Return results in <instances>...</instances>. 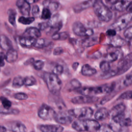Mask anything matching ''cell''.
Instances as JSON below:
<instances>
[{
  "label": "cell",
  "mask_w": 132,
  "mask_h": 132,
  "mask_svg": "<svg viewBox=\"0 0 132 132\" xmlns=\"http://www.w3.org/2000/svg\"><path fill=\"white\" fill-rule=\"evenodd\" d=\"M124 37L128 39H132V26L127 27L124 31L123 34Z\"/></svg>",
  "instance_id": "ee69618b"
},
{
  "label": "cell",
  "mask_w": 132,
  "mask_h": 132,
  "mask_svg": "<svg viewBox=\"0 0 132 132\" xmlns=\"http://www.w3.org/2000/svg\"><path fill=\"white\" fill-rule=\"evenodd\" d=\"M27 3H28L29 4H33L35 3V0H25Z\"/></svg>",
  "instance_id": "680465c9"
},
{
  "label": "cell",
  "mask_w": 132,
  "mask_h": 132,
  "mask_svg": "<svg viewBox=\"0 0 132 132\" xmlns=\"http://www.w3.org/2000/svg\"><path fill=\"white\" fill-rule=\"evenodd\" d=\"M121 55V52L118 50L109 52L105 56L106 60L108 62H113L118 59Z\"/></svg>",
  "instance_id": "cb8c5ba5"
},
{
  "label": "cell",
  "mask_w": 132,
  "mask_h": 132,
  "mask_svg": "<svg viewBox=\"0 0 132 132\" xmlns=\"http://www.w3.org/2000/svg\"><path fill=\"white\" fill-rule=\"evenodd\" d=\"M44 5L45 6V7L49 9L52 12L56 11L59 6V4L58 2L48 0H46L44 3Z\"/></svg>",
  "instance_id": "484cf974"
},
{
  "label": "cell",
  "mask_w": 132,
  "mask_h": 132,
  "mask_svg": "<svg viewBox=\"0 0 132 132\" xmlns=\"http://www.w3.org/2000/svg\"><path fill=\"white\" fill-rule=\"evenodd\" d=\"M36 40V39L29 37L22 36L18 38V42L19 44L22 46L27 48L34 46Z\"/></svg>",
  "instance_id": "5bb4252c"
},
{
  "label": "cell",
  "mask_w": 132,
  "mask_h": 132,
  "mask_svg": "<svg viewBox=\"0 0 132 132\" xmlns=\"http://www.w3.org/2000/svg\"><path fill=\"white\" fill-rule=\"evenodd\" d=\"M98 98L95 96H90L81 95L76 96L71 100V102L74 104H85L96 102Z\"/></svg>",
  "instance_id": "8fae6325"
},
{
  "label": "cell",
  "mask_w": 132,
  "mask_h": 132,
  "mask_svg": "<svg viewBox=\"0 0 132 132\" xmlns=\"http://www.w3.org/2000/svg\"><path fill=\"white\" fill-rule=\"evenodd\" d=\"M43 79L51 93L54 95H57L59 93L62 85L58 75L52 72H45L43 75Z\"/></svg>",
  "instance_id": "7a4b0ae2"
},
{
  "label": "cell",
  "mask_w": 132,
  "mask_h": 132,
  "mask_svg": "<svg viewBox=\"0 0 132 132\" xmlns=\"http://www.w3.org/2000/svg\"><path fill=\"white\" fill-rule=\"evenodd\" d=\"M39 129L41 132H62L63 127L59 125L45 124L41 125Z\"/></svg>",
  "instance_id": "4fadbf2b"
},
{
  "label": "cell",
  "mask_w": 132,
  "mask_h": 132,
  "mask_svg": "<svg viewBox=\"0 0 132 132\" xmlns=\"http://www.w3.org/2000/svg\"><path fill=\"white\" fill-rule=\"evenodd\" d=\"M63 72V67L60 64H57L53 69L52 73L57 75H61Z\"/></svg>",
  "instance_id": "7bdbcfd3"
},
{
  "label": "cell",
  "mask_w": 132,
  "mask_h": 132,
  "mask_svg": "<svg viewBox=\"0 0 132 132\" xmlns=\"http://www.w3.org/2000/svg\"><path fill=\"white\" fill-rule=\"evenodd\" d=\"M97 43V39L94 37H88L82 42V45L85 47H89L92 46Z\"/></svg>",
  "instance_id": "4316f807"
},
{
  "label": "cell",
  "mask_w": 132,
  "mask_h": 132,
  "mask_svg": "<svg viewBox=\"0 0 132 132\" xmlns=\"http://www.w3.org/2000/svg\"><path fill=\"white\" fill-rule=\"evenodd\" d=\"M59 40H64L68 38V34L66 32H59Z\"/></svg>",
  "instance_id": "db71d44e"
},
{
  "label": "cell",
  "mask_w": 132,
  "mask_h": 132,
  "mask_svg": "<svg viewBox=\"0 0 132 132\" xmlns=\"http://www.w3.org/2000/svg\"><path fill=\"white\" fill-rule=\"evenodd\" d=\"M34 68L37 70H41L44 67V63L43 61L41 60H37L33 62L32 63Z\"/></svg>",
  "instance_id": "60d3db41"
},
{
  "label": "cell",
  "mask_w": 132,
  "mask_h": 132,
  "mask_svg": "<svg viewBox=\"0 0 132 132\" xmlns=\"http://www.w3.org/2000/svg\"><path fill=\"white\" fill-rule=\"evenodd\" d=\"M106 35L110 37L114 36L116 35V31L111 28H109L106 31Z\"/></svg>",
  "instance_id": "f5cc1de1"
},
{
  "label": "cell",
  "mask_w": 132,
  "mask_h": 132,
  "mask_svg": "<svg viewBox=\"0 0 132 132\" xmlns=\"http://www.w3.org/2000/svg\"><path fill=\"white\" fill-rule=\"evenodd\" d=\"M46 42L44 39L42 38H37L36 39V42L35 43L34 46L36 48H43L45 46Z\"/></svg>",
  "instance_id": "ab89813d"
},
{
  "label": "cell",
  "mask_w": 132,
  "mask_h": 132,
  "mask_svg": "<svg viewBox=\"0 0 132 132\" xmlns=\"http://www.w3.org/2000/svg\"><path fill=\"white\" fill-rule=\"evenodd\" d=\"M119 1V0H105L106 4H108V5H114Z\"/></svg>",
  "instance_id": "11a10c76"
},
{
  "label": "cell",
  "mask_w": 132,
  "mask_h": 132,
  "mask_svg": "<svg viewBox=\"0 0 132 132\" xmlns=\"http://www.w3.org/2000/svg\"><path fill=\"white\" fill-rule=\"evenodd\" d=\"M128 12H132V2L126 10Z\"/></svg>",
  "instance_id": "9f6ffc18"
},
{
  "label": "cell",
  "mask_w": 132,
  "mask_h": 132,
  "mask_svg": "<svg viewBox=\"0 0 132 132\" xmlns=\"http://www.w3.org/2000/svg\"><path fill=\"white\" fill-rule=\"evenodd\" d=\"M109 44L114 47H120L124 46L126 43V40L119 36H114L110 37L109 41Z\"/></svg>",
  "instance_id": "9a60e30c"
},
{
  "label": "cell",
  "mask_w": 132,
  "mask_h": 132,
  "mask_svg": "<svg viewBox=\"0 0 132 132\" xmlns=\"http://www.w3.org/2000/svg\"><path fill=\"white\" fill-rule=\"evenodd\" d=\"M52 12L51 10L46 7H44L41 13V19L44 20H47L51 18Z\"/></svg>",
  "instance_id": "d590c367"
},
{
  "label": "cell",
  "mask_w": 132,
  "mask_h": 132,
  "mask_svg": "<svg viewBox=\"0 0 132 132\" xmlns=\"http://www.w3.org/2000/svg\"><path fill=\"white\" fill-rule=\"evenodd\" d=\"M63 52V50L61 47H56L53 51V54L56 56L60 55Z\"/></svg>",
  "instance_id": "f907efd6"
},
{
  "label": "cell",
  "mask_w": 132,
  "mask_h": 132,
  "mask_svg": "<svg viewBox=\"0 0 132 132\" xmlns=\"http://www.w3.org/2000/svg\"><path fill=\"white\" fill-rule=\"evenodd\" d=\"M109 116V111L106 108H99L94 114L96 120H102Z\"/></svg>",
  "instance_id": "7402d4cb"
},
{
  "label": "cell",
  "mask_w": 132,
  "mask_h": 132,
  "mask_svg": "<svg viewBox=\"0 0 132 132\" xmlns=\"http://www.w3.org/2000/svg\"><path fill=\"white\" fill-rule=\"evenodd\" d=\"M110 127L111 129V130L113 131V132H120L121 128V126L120 125L119 123H118L117 122H115L113 120H112L109 124Z\"/></svg>",
  "instance_id": "f35d334b"
},
{
  "label": "cell",
  "mask_w": 132,
  "mask_h": 132,
  "mask_svg": "<svg viewBox=\"0 0 132 132\" xmlns=\"http://www.w3.org/2000/svg\"><path fill=\"white\" fill-rule=\"evenodd\" d=\"M132 22V12H128L120 16L110 26V28L120 31L125 29Z\"/></svg>",
  "instance_id": "5b68a950"
},
{
  "label": "cell",
  "mask_w": 132,
  "mask_h": 132,
  "mask_svg": "<svg viewBox=\"0 0 132 132\" xmlns=\"http://www.w3.org/2000/svg\"><path fill=\"white\" fill-rule=\"evenodd\" d=\"M132 66V53H130L121 59L117 67V75L126 72Z\"/></svg>",
  "instance_id": "9c48e42d"
},
{
  "label": "cell",
  "mask_w": 132,
  "mask_h": 132,
  "mask_svg": "<svg viewBox=\"0 0 132 132\" xmlns=\"http://www.w3.org/2000/svg\"><path fill=\"white\" fill-rule=\"evenodd\" d=\"M100 68L103 73L106 72L111 69L109 62L107 60H103L100 64Z\"/></svg>",
  "instance_id": "836d02e7"
},
{
  "label": "cell",
  "mask_w": 132,
  "mask_h": 132,
  "mask_svg": "<svg viewBox=\"0 0 132 132\" xmlns=\"http://www.w3.org/2000/svg\"><path fill=\"white\" fill-rule=\"evenodd\" d=\"M14 97L15 99L18 100H25L27 99L28 95L24 93L18 92L14 95Z\"/></svg>",
  "instance_id": "f6af8a7d"
},
{
  "label": "cell",
  "mask_w": 132,
  "mask_h": 132,
  "mask_svg": "<svg viewBox=\"0 0 132 132\" xmlns=\"http://www.w3.org/2000/svg\"><path fill=\"white\" fill-rule=\"evenodd\" d=\"M118 99L120 100H132V91L124 92L119 96Z\"/></svg>",
  "instance_id": "b9f144b4"
},
{
  "label": "cell",
  "mask_w": 132,
  "mask_h": 132,
  "mask_svg": "<svg viewBox=\"0 0 132 132\" xmlns=\"http://www.w3.org/2000/svg\"><path fill=\"white\" fill-rule=\"evenodd\" d=\"M0 101L2 104V106L6 109H9L11 106V102L7 98L4 96L0 97Z\"/></svg>",
  "instance_id": "74e56055"
},
{
  "label": "cell",
  "mask_w": 132,
  "mask_h": 132,
  "mask_svg": "<svg viewBox=\"0 0 132 132\" xmlns=\"http://www.w3.org/2000/svg\"><path fill=\"white\" fill-rule=\"evenodd\" d=\"M117 75V69L114 70L110 69L109 71L103 73V74L101 75L102 79H107L109 78L112 76Z\"/></svg>",
  "instance_id": "1f68e13d"
},
{
  "label": "cell",
  "mask_w": 132,
  "mask_h": 132,
  "mask_svg": "<svg viewBox=\"0 0 132 132\" xmlns=\"http://www.w3.org/2000/svg\"><path fill=\"white\" fill-rule=\"evenodd\" d=\"M9 129L12 132H27V130L24 124L18 121L12 122L9 126Z\"/></svg>",
  "instance_id": "d6986e66"
},
{
  "label": "cell",
  "mask_w": 132,
  "mask_h": 132,
  "mask_svg": "<svg viewBox=\"0 0 132 132\" xmlns=\"http://www.w3.org/2000/svg\"><path fill=\"white\" fill-rule=\"evenodd\" d=\"M131 111H132V110H131Z\"/></svg>",
  "instance_id": "6125c7cd"
},
{
  "label": "cell",
  "mask_w": 132,
  "mask_h": 132,
  "mask_svg": "<svg viewBox=\"0 0 132 132\" xmlns=\"http://www.w3.org/2000/svg\"><path fill=\"white\" fill-rule=\"evenodd\" d=\"M116 85L112 83L110 85L105 84L97 87H89L80 88L77 90V92L83 95L95 96V95L109 93L113 91Z\"/></svg>",
  "instance_id": "6da1fadb"
},
{
  "label": "cell",
  "mask_w": 132,
  "mask_h": 132,
  "mask_svg": "<svg viewBox=\"0 0 132 132\" xmlns=\"http://www.w3.org/2000/svg\"><path fill=\"white\" fill-rule=\"evenodd\" d=\"M94 12L98 19L103 22H109L112 18L111 10L105 5L102 0H98L93 6Z\"/></svg>",
  "instance_id": "277c9868"
},
{
  "label": "cell",
  "mask_w": 132,
  "mask_h": 132,
  "mask_svg": "<svg viewBox=\"0 0 132 132\" xmlns=\"http://www.w3.org/2000/svg\"><path fill=\"white\" fill-rule=\"evenodd\" d=\"M79 63L78 62H74L73 65H72V67L74 70H76V69H77V67L78 66Z\"/></svg>",
  "instance_id": "6f0895ef"
},
{
  "label": "cell",
  "mask_w": 132,
  "mask_h": 132,
  "mask_svg": "<svg viewBox=\"0 0 132 132\" xmlns=\"http://www.w3.org/2000/svg\"><path fill=\"white\" fill-rule=\"evenodd\" d=\"M40 9L38 5H34L31 9V13L34 17H37L39 15Z\"/></svg>",
  "instance_id": "c3c4849f"
},
{
  "label": "cell",
  "mask_w": 132,
  "mask_h": 132,
  "mask_svg": "<svg viewBox=\"0 0 132 132\" xmlns=\"http://www.w3.org/2000/svg\"><path fill=\"white\" fill-rule=\"evenodd\" d=\"M6 55L2 52L0 53V67H3L5 65L4 60L5 59Z\"/></svg>",
  "instance_id": "816d5d0a"
},
{
  "label": "cell",
  "mask_w": 132,
  "mask_h": 132,
  "mask_svg": "<svg viewBox=\"0 0 132 132\" xmlns=\"http://www.w3.org/2000/svg\"><path fill=\"white\" fill-rule=\"evenodd\" d=\"M119 124L121 126L128 127V126H130L131 125L132 121H131L130 119L126 118L125 117Z\"/></svg>",
  "instance_id": "bcb514c9"
},
{
  "label": "cell",
  "mask_w": 132,
  "mask_h": 132,
  "mask_svg": "<svg viewBox=\"0 0 132 132\" xmlns=\"http://www.w3.org/2000/svg\"><path fill=\"white\" fill-rule=\"evenodd\" d=\"M69 111L74 118H77L78 119H90L93 113V110L89 107L76 108Z\"/></svg>",
  "instance_id": "8992f818"
},
{
  "label": "cell",
  "mask_w": 132,
  "mask_h": 132,
  "mask_svg": "<svg viewBox=\"0 0 132 132\" xmlns=\"http://www.w3.org/2000/svg\"><path fill=\"white\" fill-rule=\"evenodd\" d=\"M19 113V111L17 109H6L3 106L0 107V113L5 114H17Z\"/></svg>",
  "instance_id": "f546056e"
},
{
  "label": "cell",
  "mask_w": 132,
  "mask_h": 132,
  "mask_svg": "<svg viewBox=\"0 0 132 132\" xmlns=\"http://www.w3.org/2000/svg\"><path fill=\"white\" fill-rule=\"evenodd\" d=\"M23 36L25 37H29L34 38L35 39H37L40 37L41 32L40 30L38 28L30 27L26 28L25 31L23 33Z\"/></svg>",
  "instance_id": "e0dca14e"
},
{
  "label": "cell",
  "mask_w": 132,
  "mask_h": 132,
  "mask_svg": "<svg viewBox=\"0 0 132 132\" xmlns=\"http://www.w3.org/2000/svg\"><path fill=\"white\" fill-rule=\"evenodd\" d=\"M70 85L74 89H78L81 87L80 82L76 79H73L70 81Z\"/></svg>",
  "instance_id": "7dc6e473"
},
{
  "label": "cell",
  "mask_w": 132,
  "mask_h": 132,
  "mask_svg": "<svg viewBox=\"0 0 132 132\" xmlns=\"http://www.w3.org/2000/svg\"><path fill=\"white\" fill-rule=\"evenodd\" d=\"M49 27H50V24H49L48 22H42V23L39 24V25H38V28H39L38 29L40 30L46 29V28H47Z\"/></svg>",
  "instance_id": "681fc988"
},
{
  "label": "cell",
  "mask_w": 132,
  "mask_h": 132,
  "mask_svg": "<svg viewBox=\"0 0 132 132\" xmlns=\"http://www.w3.org/2000/svg\"><path fill=\"white\" fill-rule=\"evenodd\" d=\"M20 10V11L23 16H28L29 15L30 12V4L27 3L26 1L20 6L18 7Z\"/></svg>",
  "instance_id": "d4e9b609"
},
{
  "label": "cell",
  "mask_w": 132,
  "mask_h": 132,
  "mask_svg": "<svg viewBox=\"0 0 132 132\" xmlns=\"http://www.w3.org/2000/svg\"><path fill=\"white\" fill-rule=\"evenodd\" d=\"M56 112L50 106L43 104L39 108L38 115L40 118L44 120H51L54 119Z\"/></svg>",
  "instance_id": "52a82bcc"
},
{
  "label": "cell",
  "mask_w": 132,
  "mask_h": 132,
  "mask_svg": "<svg viewBox=\"0 0 132 132\" xmlns=\"http://www.w3.org/2000/svg\"><path fill=\"white\" fill-rule=\"evenodd\" d=\"M36 84V79L32 76H26L24 78V85L26 86H31Z\"/></svg>",
  "instance_id": "d6a6232c"
},
{
  "label": "cell",
  "mask_w": 132,
  "mask_h": 132,
  "mask_svg": "<svg viewBox=\"0 0 132 132\" xmlns=\"http://www.w3.org/2000/svg\"><path fill=\"white\" fill-rule=\"evenodd\" d=\"M96 72V70L88 64H85L83 65L81 69V73L82 75L85 76H93L95 75Z\"/></svg>",
  "instance_id": "44dd1931"
},
{
  "label": "cell",
  "mask_w": 132,
  "mask_h": 132,
  "mask_svg": "<svg viewBox=\"0 0 132 132\" xmlns=\"http://www.w3.org/2000/svg\"><path fill=\"white\" fill-rule=\"evenodd\" d=\"M24 85V78L18 76L14 78L12 81V86L14 88H20Z\"/></svg>",
  "instance_id": "83f0119b"
},
{
  "label": "cell",
  "mask_w": 132,
  "mask_h": 132,
  "mask_svg": "<svg viewBox=\"0 0 132 132\" xmlns=\"http://www.w3.org/2000/svg\"><path fill=\"white\" fill-rule=\"evenodd\" d=\"M98 0H87L79 4L75 5L73 7V10L76 13L80 12L91 7H93Z\"/></svg>",
  "instance_id": "7c38bea8"
},
{
  "label": "cell",
  "mask_w": 132,
  "mask_h": 132,
  "mask_svg": "<svg viewBox=\"0 0 132 132\" xmlns=\"http://www.w3.org/2000/svg\"><path fill=\"white\" fill-rule=\"evenodd\" d=\"M72 30L75 35L80 37H91L93 34L91 28H87L80 22L77 21L72 25Z\"/></svg>",
  "instance_id": "ba28073f"
},
{
  "label": "cell",
  "mask_w": 132,
  "mask_h": 132,
  "mask_svg": "<svg viewBox=\"0 0 132 132\" xmlns=\"http://www.w3.org/2000/svg\"><path fill=\"white\" fill-rule=\"evenodd\" d=\"M111 129L109 124H102L100 125L98 128L96 130L95 132H111Z\"/></svg>",
  "instance_id": "8d00e7d4"
},
{
  "label": "cell",
  "mask_w": 132,
  "mask_h": 132,
  "mask_svg": "<svg viewBox=\"0 0 132 132\" xmlns=\"http://www.w3.org/2000/svg\"><path fill=\"white\" fill-rule=\"evenodd\" d=\"M74 117L69 111H62L56 113L54 120L58 123L62 125H69L72 122Z\"/></svg>",
  "instance_id": "30bf717a"
},
{
  "label": "cell",
  "mask_w": 132,
  "mask_h": 132,
  "mask_svg": "<svg viewBox=\"0 0 132 132\" xmlns=\"http://www.w3.org/2000/svg\"><path fill=\"white\" fill-rule=\"evenodd\" d=\"M100 124L96 120L91 119H78L73 122L72 127L77 131H96Z\"/></svg>",
  "instance_id": "3957f363"
},
{
  "label": "cell",
  "mask_w": 132,
  "mask_h": 132,
  "mask_svg": "<svg viewBox=\"0 0 132 132\" xmlns=\"http://www.w3.org/2000/svg\"><path fill=\"white\" fill-rule=\"evenodd\" d=\"M132 0H119L116 4L113 5V8L116 11L122 12L127 10Z\"/></svg>",
  "instance_id": "2e32d148"
},
{
  "label": "cell",
  "mask_w": 132,
  "mask_h": 132,
  "mask_svg": "<svg viewBox=\"0 0 132 132\" xmlns=\"http://www.w3.org/2000/svg\"><path fill=\"white\" fill-rule=\"evenodd\" d=\"M132 85V73L126 76L122 81V85L124 87H128Z\"/></svg>",
  "instance_id": "e575fe53"
},
{
  "label": "cell",
  "mask_w": 132,
  "mask_h": 132,
  "mask_svg": "<svg viewBox=\"0 0 132 132\" xmlns=\"http://www.w3.org/2000/svg\"><path fill=\"white\" fill-rule=\"evenodd\" d=\"M0 47L2 49L6 51L12 48L11 41L4 35H0Z\"/></svg>",
  "instance_id": "ac0fdd59"
},
{
  "label": "cell",
  "mask_w": 132,
  "mask_h": 132,
  "mask_svg": "<svg viewBox=\"0 0 132 132\" xmlns=\"http://www.w3.org/2000/svg\"><path fill=\"white\" fill-rule=\"evenodd\" d=\"M35 20V17H25V16H22L19 18V22L24 25H28L32 23Z\"/></svg>",
  "instance_id": "f1b7e54d"
},
{
  "label": "cell",
  "mask_w": 132,
  "mask_h": 132,
  "mask_svg": "<svg viewBox=\"0 0 132 132\" xmlns=\"http://www.w3.org/2000/svg\"><path fill=\"white\" fill-rule=\"evenodd\" d=\"M18 57V54L17 51L12 48L7 51L5 60L9 63H13L17 60Z\"/></svg>",
  "instance_id": "603a6c76"
},
{
  "label": "cell",
  "mask_w": 132,
  "mask_h": 132,
  "mask_svg": "<svg viewBox=\"0 0 132 132\" xmlns=\"http://www.w3.org/2000/svg\"><path fill=\"white\" fill-rule=\"evenodd\" d=\"M48 1H53V0H48Z\"/></svg>",
  "instance_id": "94428289"
},
{
  "label": "cell",
  "mask_w": 132,
  "mask_h": 132,
  "mask_svg": "<svg viewBox=\"0 0 132 132\" xmlns=\"http://www.w3.org/2000/svg\"><path fill=\"white\" fill-rule=\"evenodd\" d=\"M15 18L16 12L15 10L13 9H9L8 11V21L12 26H14L15 25Z\"/></svg>",
  "instance_id": "4dcf8cb0"
},
{
  "label": "cell",
  "mask_w": 132,
  "mask_h": 132,
  "mask_svg": "<svg viewBox=\"0 0 132 132\" xmlns=\"http://www.w3.org/2000/svg\"><path fill=\"white\" fill-rule=\"evenodd\" d=\"M125 105L124 104H119L114 106L109 111V116L112 118L124 112L125 109Z\"/></svg>",
  "instance_id": "ffe728a7"
},
{
  "label": "cell",
  "mask_w": 132,
  "mask_h": 132,
  "mask_svg": "<svg viewBox=\"0 0 132 132\" xmlns=\"http://www.w3.org/2000/svg\"><path fill=\"white\" fill-rule=\"evenodd\" d=\"M39 0H35V2H38Z\"/></svg>",
  "instance_id": "91938a15"
}]
</instances>
